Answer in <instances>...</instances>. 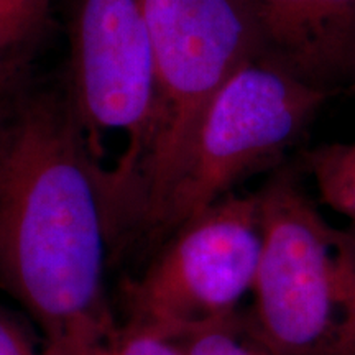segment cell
Here are the masks:
<instances>
[{
    "instance_id": "13",
    "label": "cell",
    "mask_w": 355,
    "mask_h": 355,
    "mask_svg": "<svg viewBox=\"0 0 355 355\" xmlns=\"http://www.w3.org/2000/svg\"><path fill=\"white\" fill-rule=\"evenodd\" d=\"M343 355H355V316H354L352 327H350L347 345H345V350H344Z\"/></svg>"
},
{
    "instance_id": "7",
    "label": "cell",
    "mask_w": 355,
    "mask_h": 355,
    "mask_svg": "<svg viewBox=\"0 0 355 355\" xmlns=\"http://www.w3.org/2000/svg\"><path fill=\"white\" fill-rule=\"evenodd\" d=\"M263 56L326 89L355 83V0H243Z\"/></svg>"
},
{
    "instance_id": "8",
    "label": "cell",
    "mask_w": 355,
    "mask_h": 355,
    "mask_svg": "<svg viewBox=\"0 0 355 355\" xmlns=\"http://www.w3.org/2000/svg\"><path fill=\"white\" fill-rule=\"evenodd\" d=\"M53 0H0V87H10L28 63Z\"/></svg>"
},
{
    "instance_id": "16",
    "label": "cell",
    "mask_w": 355,
    "mask_h": 355,
    "mask_svg": "<svg viewBox=\"0 0 355 355\" xmlns=\"http://www.w3.org/2000/svg\"><path fill=\"white\" fill-rule=\"evenodd\" d=\"M350 89H352V91H354V92H355V83H354V84H352V86H350Z\"/></svg>"
},
{
    "instance_id": "5",
    "label": "cell",
    "mask_w": 355,
    "mask_h": 355,
    "mask_svg": "<svg viewBox=\"0 0 355 355\" xmlns=\"http://www.w3.org/2000/svg\"><path fill=\"white\" fill-rule=\"evenodd\" d=\"M68 42L64 92L97 175L105 141H122L121 159L102 184L109 229L148 153L157 117V71L141 0H69Z\"/></svg>"
},
{
    "instance_id": "12",
    "label": "cell",
    "mask_w": 355,
    "mask_h": 355,
    "mask_svg": "<svg viewBox=\"0 0 355 355\" xmlns=\"http://www.w3.org/2000/svg\"><path fill=\"white\" fill-rule=\"evenodd\" d=\"M0 355H44L42 343L19 318L0 308Z\"/></svg>"
},
{
    "instance_id": "11",
    "label": "cell",
    "mask_w": 355,
    "mask_h": 355,
    "mask_svg": "<svg viewBox=\"0 0 355 355\" xmlns=\"http://www.w3.org/2000/svg\"><path fill=\"white\" fill-rule=\"evenodd\" d=\"M92 355H184V352L175 340L119 324Z\"/></svg>"
},
{
    "instance_id": "4",
    "label": "cell",
    "mask_w": 355,
    "mask_h": 355,
    "mask_svg": "<svg viewBox=\"0 0 355 355\" xmlns=\"http://www.w3.org/2000/svg\"><path fill=\"white\" fill-rule=\"evenodd\" d=\"M157 71L152 145L110 235L123 247L193 139L204 110L239 68L263 56L243 0H141Z\"/></svg>"
},
{
    "instance_id": "3",
    "label": "cell",
    "mask_w": 355,
    "mask_h": 355,
    "mask_svg": "<svg viewBox=\"0 0 355 355\" xmlns=\"http://www.w3.org/2000/svg\"><path fill=\"white\" fill-rule=\"evenodd\" d=\"M327 94L266 56L239 68L211 99L127 243H145L157 252L186 220L227 196L235 184L277 165Z\"/></svg>"
},
{
    "instance_id": "15",
    "label": "cell",
    "mask_w": 355,
    "mask_h": 355,
    "mask_svg": "<svg viewBox=\"0 0 355 355\" xmlns=\"http://www.w3.org/2000/svg\"><path fill=\"white\" fill-rule=\"evenodd\" d=\"M345 230H347L350 245H352V250H354V255H355V222H350L349 229H345Z\"/></svg>"
},
{
    "instance_id": "6",
    "label": "cell",
    "mask_w": 355,
    "mask_h": 355,
    "mask_svg": "<svg viewBox=\"0 0 355 355\" xmlns=\"http://www.w3.org/2000/svg\"><path fill=\"white\" fill-rule=\"evenodd\" d=\"M259 198L227 194L186 220L121 285L122 326L180 340L235 321L260 259Z\"/></svg>"
},
{
    "instance_id": "1",
    "label": "cell",
    "mask_w": 355,
    "mask_h": 355,
    "mask_svg": "<svg viewBox=\"0 0 355 355\" xmlns=\"http://www.w3.org/2000/svg\"><path fill=\"white\" fill-rule=\"evenodd\" d=\"M107 217L64 89L10 96L0 130V286L44 355H92L117 329L105 295Z\"/></svg>"
},
{
    "instance_id": "2",
    "label": "cell",
    "mask_w": 355,
    "mask_h": 355,
    "mask_svg": "<svg viewBox=\"0 0 355 355\" xmlns=\"http://www.w3.org/2000/svg\"><path fill=\"white\" fill-rule=\"evenodd\" d=\"M261 248L243 318L268 355H343L355 316V255L283 168L257 193Z\"/></svg>"
},
{
    "instance_id": "10",
    "label": "cell",
    "mask_w": 355,
    "mask_h": 355,
    "mask_svg": "<svg viewBox=\"0 0 355 355\" xmlns=\"http://www.w3.org/2000/svg\"><path fill=\"white\" fill-rule=\"evenodd\" d=\"M175 343L184 355H268L247 334L243 318L196 331Z\"/></svg>"
},
{
    "instance_id": "14",
    "label": "cell",
    "mask_w": 355,
    "mask_h": 355,
    "mask_svg": "<svg viewBox=\"0 0 355 355\" xmlns=\"http://www.w3.org/2000/svg\"><path fill=\"white\" fill-rule=\"evenodd\" d=\"M8 101H10V96H7V97H0V130H2L3 121H6V117H7Z\"/></svg>"
},
{
    "instance_id": "9",
    "label": "cell",
    "mask_w": 355,
    "mask_h": 355,
    "mask_svg": "<svg viewBox=\"0 0 355 355\" xmlns=\"http://www.w3.org/2000/svg\"><path fill=\"white\" fill-rule=\"evenodd\" d=\"M304 166L322 202L355 222V140L311 150L304 157Z\"/></svg>"
}]
</instances>
